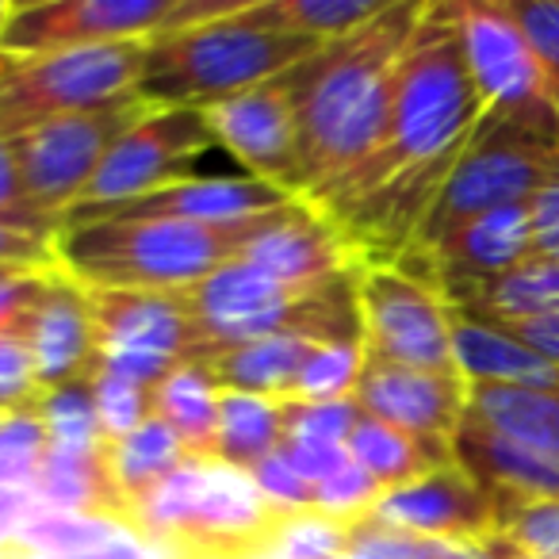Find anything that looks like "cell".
<instances>
[{
  "label": "cell",
  "instance_id": "obj_1",
  "mask_svg": "<svg viewBox=\"0 0 559 559\" xmlns=\"http://www.w3.org/2000/svg\"><path fill=\"white\" fill-rule=\"evenodd\" d=\"M426 0H388L380 16L284 73L296 104V195L322 211L388 139L395 66Z\"/></svg>",
  "mask_w": 559,
  "mask_h": 559
},
{
  "label": "cell",
  "instance_id": "obj_2",
  "mask_svg": "<svg viewBox=\"0 0 559 559\" xmlns=\"http://www.w3.org/2000/svg\"><path fill=\"white\" fill-rule=\"evenodd\" d=\"M257 218L230 226L173 218H111L62 226L58 269L88 292H185L218 264L241 257Z\"/></svg>",
  "mask_w": 559,
  "mask_h": 559
},
{
  "label": "cell",
  "instance_id": "obj_3",
  "mask_svg": "<svg viewBox=\"0 0 559 559\" xmlns=\"http://www.w3.org/2000/svg\"><path fill=\"white\" fill-rule=\"evenodd\" d=\"M326 43L249 27L238 12L215 24L146 39L134 96L150 108H207L226 96L284 78Z\"/></svg>",
  "mask_w": 559,
  "mask_h": 559
},
{
  "label": "cell",
  "instance_id": "obj_4",
  "mask_svg": "<svg viewBox=\"0 0 559 559\" xmlns=\"http://www.w3.org/2000/svg\"><path fill=\"white\" fill-rule=\"evenodd\" d=\"M357 272L330 280L322 288L296 292L234 257L203 280H195L192 288L173 292V296L200 322L211 349L272 334L311 337L314 345H349L360 342Z\"/></svg>",
  "mask_w": 559,
  "mask_h": 559
},
{
  "label": "cell",
  "instance_id": "obj_5",
  "mask_svg": "<svg viewBox=\"0 0 559 559\" xmlns=\"http://www.w3.org/2000/svg\"><path fill=\"white\" fill-rule=\"evenodd\" d=\"M280 518L246 472L207 460L180 464L134 510L139 533L177 548L180 559L269 556Z\"/></svg>",
  "mask_w": 559,
  "mask_h": 559
},
{
  "label": "cell",
  "instance_id": "obj_6",
  "mask_svg": "<svg viewBox=\"0 0 559 559\" xmlns=\"http://www.w3.org/2000/svg\"><path fill=\"white\" fill-rule=\"evenodd\" d=\"M146 43L4 55L0 50V139H16L50 119L81 116L134 96Z\"/></svg>",
  "mask_w": 559,
  "mask_h": 559
},
{
  "label": "cell",
  "instance_id": "obj_7",
  "mask_svg": "<svg viewBox=\"0 0 559 559\" xmlns=\"http://www.w3.org/2000/svg\"><path fill=\"white\" fill-rule=\"evenodd\" d=\"M467 73L483 104L479 131L525 134L559 146V108L506 0H452Z\"/></svg>",
  "mask_w": 559,
  "mask_h": 559
},
{
  "label": "cell",
  "instance_id": "obj_8",
  "mask_svg": "<svg viewBox=\"0 0 559 559\" xmlns=\"http://www.w3.org/2000/svg\"><path fill=\"white\" fill-rule=\"evenodd\" d=\"M146 111H150L146 100L127 96V100L108 104V108L50 119V123L32 127V131L16 134V139H4L32 207L39 215L55 218V223H62L85 200L88 185L100 173L111 146Z\"/></svg>",
  "mask_w": 559,
  "mask_h": 559
},
{
  "label": "cell",
  "instance_id": "obj_9",
  "mask_svg": "<svg viewBox=\"0 0 559 559\" xmlns=\"http://www.w3.org/2000/svg\"><path fill=\"white\" fill-rule=\"evenodd\" d=\"M100 368L154 391L177 368L211 353L207 334L169 292H88Z\"/></svg>",
  "mask_w": 559,
  "mask_h": 559
},
{
  "label": "cell",
  "instance_id": "obj_10",
  "mask_svg": "<svg viewBox=\"0 0 559 559\" xmlns=\"http://www.w3.org/2000/svg\"><path fill=\"white\" fill-rule=\"evenodd\" d=\"M559 177V146L536 142L525 134L475 131L472 146L452 165L449 180L437 192L429 215L421 218L411 249L433 246L452 226L467 223L487 211L528 203L544 185Z\"/></svg>",
  "mask_w": 559,
  "mask_h": 559
},
{
  "label": "cell",
  "instance_id": "obj_11",
  "mask_svg": "<svg viewBox=\"0 0 559 559\" xmlns=\"http://www.w3.org/2000/svg\"><path fill=\"white\" fill-rule=\"evenodd\" d=\"M360 342L376 360L452 372V307L433 284L406 276L395 264L357 272Z\"/></svg>",
  "mask_w": 559,
  "mask_h": 559
},
{
  "label": "cell",
  "instance_id": "obj_12",
  "mask_svg": "<svg viewBox=\"0 0 559 559\" xmlns=\"http://www.w3.org/2000/svg\"><path fill=\"white\" fill-rule=\"evenodd\" d=\"M211 150H218V139L200 108H150L111 146L78 207L139 200L157 188L192 180V169Z\"/></svg>",
  "mask_w": 559,
  "mask_h": 559
},
{
  "label": "cell",
  "instance_id": "obj_13",
  "mask_svg": "<svg viewBox=\"0 0 559 559\" xmlns=\"http://www.w3.org/2000/svg\"><path fill=\"white\" fill-rule=\"evenodd\" d=\"M180 0H39L16 4L4 55H50V50L146 43L165 35L177 20Z\"/></svg>",
  "mask_w": 559,
  "mask_h": 559
},
{
  "label": "cell",
  "instance_id": "obj_14",
  "mask_svg": "<svg viewBox=\"0 0 559 559\" xmlns=\"http://www.w3.org/2000/svg\"><path fill=\"white\" fill-rule=\"evenodd\" d=\"M241 261H249L264 276L296 292L322 288L330 280L365 269L353 241L304 200L264 211L241 246Z\"/></svg>",
  "mask_w": 559,
  "mask_h": 559
},
{
  "label": "cell",
  "instance_id": "obj_15",
  "mask_svg": "<svg viewBox=\"0 0 559 559\" xmlns=\"http://www.w3.org/2000/svg\"><path fill=\"white\" fill-rule=\"evenodd\" d=\"M296 195L284 188L257 180L249 173L238 177H192L180 185L157 188L139 200L123 203H93V207H73L62 226L85 223H111V218H173V223H200V226H230L246 223L264 211H276Z\"/></svg>",
  "mask_w": 559,
  "mask_h": 559
},
{
  "label": "cell",
  "instance_id": "obj_16",
  "mask_svg": "<svg viewBox=\"0 0 559 559\" xmlns=\"http://www.w3.org/2000/svg\"><path fill=\"white\" fill-rule=\"evenodd\" d=\"M200 111L218 146L230 150L249 177L296 195V104L284 81L276 78Z\"/></svg>",
  "mask_w": 559,
  "mask_h": 559
},
{
  "label": "cell",
  "instance_id": "obj_17",
  "mask_svg": "<svg viewBox=\"0 0 559 559\" xmlns=\"http://www.w3.org/2000/svg\"><path fill=\"white\" fill-rule=\"evenodd\" d=\"M353 399L368 418H380L426 441L452 444L467 414V380L456 368L433 372V368L391 365L365 353Z\"/></svg>",
  "mask_w": 559,
  "mask_h": 559
},
{
  "label": "cell",
  "instance_id": "obj_18",
  "mask_svg": "<svg viewBox=\"0 0 559 559\" xmlns=\"http://www.w3.org/2000/svg\"><path fill=\"white\" fill-rule=\"evenodd\" d=\"M368 518L399 533L433 536V540L483 544L498 536V502L460 464L388 490Z\"/></svg>",
  "mask_w": 559,
  "mask_h": 559
},
{
  "label": "cell",
  "instance_id": "obj_19",
  "mask_svg": "<svg viewBox=\"0 0 559 559\" xmlns=\"http://www.w3.org/2000/svg\"><path fill=\"white\" fill-rule=\"evenodd\" d=\"M20 337L35 360V376L43 383V395L66 383L93 380L100 368V345L88 314L85 288L73 284L62 269L50 272L39 299L20 322Z\"/></svg>",
  "mask_w": 559,
  "mask_h": 559
},
{
  "label": "cell",
  "instance_id": "obj_20",
  "mask_svg": "<svg viewBox=\"0 0 559 559\" xmlns=\"http://www.w3.org/2000/svg\"><path fill=\"white\" fill-rule=\"evenodd\" d=\"M452 460L487 490L495 502H536L559 498V456L528 449L521 441L495 433L490 426L464 414L452 437Z\"/></svg>",
  "mask_w": 559,
  "mask_h": 559
},
{
  "label": "cell",
  "instance_id": "obj_21",
  "mask_svg": "<svg viewBox=\"0 0 559 559\" xmlns=\"http://www.w3.org/2000/svg\"><path fill=\"white\" fill-rule=\"evenodd\" d=\"M319 345L311 337L296 334H272L257 337V342H238L211 349L195 368H203L218 391H234V395H257V399H292L299 383V372L307 360L314 357Z\"/></svg>",
  "mask_w": 559,
  "mask_h": 559
},
{
  "label": "cell",
  "instance_id": "obj_22",
  "mask_svg": "<svg viewBox=\"0 0 559 559\" xmlns=\"http://www.w3.org/2000/svg\"><path fill=\"white\" fill-rule=\"evenodd\" d=\"M452 360L456 372L475 383H502V388H559V368L536 357L528 345L487 319H475L452 307Z\"/></svg>",
  "mask_w": 559,
  "mask_h": 559
},
{
  "label": "cell",
  "instance_id": "obj_23",
  "mask_svg": "<svg viewBox=\"0 0 559 559\" xmlns=\"http://www.w3.org/2000/svg\"><path fill=\"white\" fill-rule=\"evenodd\" d=\"M35 495L47 510H66V513H104L116 518L123 525H134V513L127 506V498L119 495L116 479H111L108 452L100 449H55L50 444L43 472L35 479Z\"/></svg>",
  "mask_w": 559,
  "mask_h": 559
},
{
  "label": "cell",
  "instance_id": "obj_24",
  "mask_svg": "<svg viewBox=\"0 0 559 559\" xmlns=\"http://www.w3.org/2000/svg\"><path fill=\"white\" fill-rule=\"evenodd\" d=\"M345 449H349V456L380 483L383 495L406 487V483L421 479V475H429V472H441V467L456 464V460H452V444L426 441V437H414V433H406V429H395L380 418H368V414H360L357 429H353Z\"/></svg>",
  "mask_w": 559,
  "mask_h": 559
},
{
  "label": "cell",
  "instance_id": "obj_25",
  "mask_svg": "<svg viewBox=\"0 0 559 559\" xmlns=\"http://www.w3.org/2000/svg\"><path fill=\"white\" fill-rule=\"evenodd\" d=\"M467 414L495 433L559 456V388H467Z\"/></svg>",
  "mask_w": 559,
  "mask_h": 559
},
{
  "label": "cell",
  "instance_id": "obj_26",
  "mask_svg": "<svg viewBox=\"0 0 559 559\" xmlns=\"http://www.w3.org/2000/svg\"><path fill=\"white\" fill-rule=\"evenodd\" d=\"M388 0H249L238 12L241 24L276 35H304V39L334 43L380 16Z\"/></svg>",
  "mask_w": 559,
  "mask_h": 559
},
{
  "label": "cell",
  "instance_id": "obj_27",
  "mask_svg": "<svg viewBox=\"0 0 559 559\" xmlns=\"http://www.w3.org/2000/svg\"><path fill=\"white\" fill-rule=\"evenodd\" d=\"M108 452L111 479H116L119 495L127 498L131 513L139 510V502L157 487L162 479H169L180 464H188V449L180 444V437L165 426L162 418H146L134 433L119 437V441L104 444Z\"/></svg>",
  "mask_w": 559,
  "mask_h": 559
},
{
  "label": "cell",
  "instance_id": "obj_28",
  "mask_svg": "<svg viewBox=\"0 0 559 559\" xmlns=\"http://www.w3.org/2000/svg\"><path fill=\"white\" fill-rule=\"evenodd\" d=\"M154 414L180 437L192 460L215 464V437H218V399L223 391L203 376V368L185 365L162 380L154 391Z\"/></svg>",
  "mask_w": 559,
  "mask_h": 559
},
{
  "label": "cell",
  "instance_id": "obj_29",
  "mask_svg": "<svg viewBox=\"0 0 559 559\" xmlns=\"http://www.w3.org/2000/svg\"><path fill=\"white\" fill-rule=\"evenodd\" d=\"M280 444H284V418H280L276 399L223 391V399H218L215 464L249 475L261 460L280 452Z\"/></svg>",
  "mask_w": 559,
  "mask_h": 559
},
{
  "label": "cell",
  "instance_id": "obj_30",
  "mask_svg": "<svg viewBox=\"0 0 559 559\" xmlns=\"http://www.w3.org/2000/svg\"><path fill=\"white\" fill-rule=\"evenodd\" d=\"M452 307L464 314H479V319H540V314H559V261L533 257L521 269L479 284V288L467 292Z\"/></svg>",
  "mask_w": 559,
  "mask_h": 559
},
{
  "label": "cell",
  "instance_id": "obj_31",
  "mask_svg": "<svg viewBox=\"0 0 559 559\" xmlns=\"http://www.w3.org/2000/svg\"><path fill=\"white\" fill-rule=\"evenodd\" d=\"M123 521L104 513H66V510H35L12 536V548L24 556H88L116 533H123Z\"/></svg>",
  "mask_w": 559,
  "mask_h": 559
},
{
  "label": "cell",
  "instance_id": "obj_32",
  "mask_svg": "<svg viewBox=\"0 0 559 559\" xmlns=\"http://www.w3.org/2000/svg\"><path fill=\"white\" fill-rule=\"evenodd\" d=\"M50 452V433L39 406L0 418V490H35L43 460Z\"/></svg>",
  "mask_w": 559,
  "mask_h": 559
},
{
  "label": "cell",
  "instance_id": "obj_33",
  "mask_svg": "<svg viewBox=\"0 0 559 559\" xmlns=\"http://www.w3.org/2000/svg\"><path fill=\"white\" fill-rule=\"evenodd\" d=\"M39 414L55 449H100L104 444L88 380L47 391V395L39 399Z\"/></svg>",
  "mask_w": 559,
  "mask_h": 559
},
{
  "label": "cell",
  "instance_id": "obj_34",
  "mask_svg": "<svg viewBox=\"0 0 559 559\" xmlns=\"http://www.w3.org/2000/svg\"><path fill=\"white\" fill-rule=\"evenodd\" d=\"M365 368V342L349 345H319L307 368L299 372V383L292 399L304 403H334V399H353Z\"/></svg>",
  "mask_w": 559,
  "mask_h": 559
},
{
  "label": "cell",
  "instance_id": "obj_35",
  "mask_svg": "<svg viewBox=\"0 0 559 559\" xmlns=\"http://www.w3.org/2000/svg\"><path fill=\"white\" fill-rule=\"evenodd\" d=\"M498 540L518 556L559 559V498L498 502Z\"/></svg>",
  "mask_w": 559,
  "mask_h": 559
},
{
  "label": "cell",
  "instance_id": "obj_36",
  "mask_svg": "<svg viewBox=\"0 0 559 559\" xmlns=\"http://www.w3.org/2000/svg\"><path fill=\"white\" fill-rule=\"evenodd\" d=\"M88 388H93V403H96V418H100L104 444L134 433L142 421L154 418V395H150V388H142V383L123 380V376L108 372V368H96Z\"/></svg>",
  "mask_w": 559,
  "mask_h": 559
},
{
  "label": "cell",
  "instance_id": "obj_37",
  "mask_svg": "<svg viewBox=\"0 0 559 559\" xmlns=\"http://www.w3.org/2000/svg\"><path fill=\"white\" fill-rule=\"evenodd\" d=\"M357 399H334V403H304V399H284L280 418H284V437L314 444H349L353 429L360 421Z\"/></svg>",
  "mask_w": 559,
  "mask_h": 559
},
{
  "label": "cell",
  "instance_id": "obj_38",
  "mask_svg": "<svg viewBox=\"0 0 559 559\" xmlns=\"http://www.w3.org/2000/svg\"><path fill=\"white\" fill-rule=\"evenodd\" d=\"M272 551L280 559H337L349 551V528L322 518L319 510L284 513L272 536Z\"/></svg>",
  "mask_w": 559,
  "mask_h": 559
},
{
  "label": "cell",
  "instance_id": "obj_39",
  "mask_svg": "<svg viewBox=\"0 0 559 559\" xmlns=\"http://www.w3.org/2000/svg\"><path fill=\"white\" fill-rule=\"evenodd\" d=\"M380 498H383V487L349 456V464H345L334 479H326L314 490V510H319L322 518L349 528V525H357V521H365L368 513L376 510Z\"/></svg>",
  "mask_w": 559,
  "mask_h": 559
},
{
  "label": "cell",
  "instance_id": "obj_40",
  "mask_svg": "<svg viewBox=\"0 0 559 559\" xmlns=\"http://www.w3.org/2000/svg\"><path fill=\"white\" fill-rule=\"evenodd\" d=\"M506 4L533 47L544 81H548V93L559 108V0H506Z\"/></svg>",
  "mask_w": 559,
  "mask_h": 559
},
{
  "label": "cell",
  "instance_id": "obj_41",
  "mask_svg": "<svg viewBox=\"0 0 559 559\" xmlns=\"http://www.w3.org/2000/svg\"><path fill=\"white\" fill-rule=\"evenodd\" d=\"M43 399V383L35 376V360L20 334H0V411H35Z\"/></svg>",
  "mask_w": 559,
  "mask_h": 559
},
{
  "label": "cell",
  "instance_id": "obj_42",
  "mask_svg": "<svg viewBox=\"0 0 559 559\" xmlns=\"http://www.w3.org/2000/svg\"><path fill=\"white\" fill-rule=\"evenodd\" d=\"M253 487L261 490V498L280 513H307L314 510V487L284 460V452H272L269 460L249 472Z\"/></svg>",
  "mask_w": 559,
  "mask_h": 559
},
{
  "label": "cell",
  "instance_id": "obj_43",
  "mask_svg": "<svg viewBox=\"0 0 559 559\" xmlns=\"http://www.w3.org/2000/svg\"><path fill=\"white\" fill-rule=\"evenodd\" d=\"M0 223H9L27 234H39V238H58V234H62V223L39 215V211L32 207V200H27V192H24V180H20L16 162H12L9 142L4 139H0Z\"/></svg>",
  "mask_w": 559,
  "mask_h": 559
},
{
  "label": "cell",
  "instance_id": "obj_44",
  "mask_svg": "<svg viewBox=\"0 0 559 559\" xmlns=\"http://www.w3.org/2000/svg\"><path fill=\"white\" fill-rule=\"evenodd\" d=\"M280 452H284V460H288L314 490L326 479H334V475L349 464V449H345V444H314V441H292V437H284Z\"/></svg>",
  "mask_w": 559,
  "mask_h": 559
},
{
  "label": "cell",
  "instance_id": "obj_45",
  "mask_svg": "<svg viewBox=\"0 0 559 559\" xmlns=\"http://www.w3.org/2000/svg\"><path fill=\"white\" fill-rule=\"evenodd\" d=\"M58 238H39V234L16 230V226L0 223V261L20 264V269L55 272L58 269Z\"/></svg>",
  "mask_w": 559,
  "mask_h": 559
},
{
  "label": "cell",
  "instance_id": "obj_46",
  "mask_svg": "<svg viewBox=\"0 0 559 559\" xmlns=\"http://www.w3.org/2000/svg\"><path fill=\"white\" fill-rule=\"evenodd\" d=\"M528 226H533V253L544 261H559V177L528 200Z\"/></svg>",
  "mask_w": 559,
  "mask_h": 559
},
{
  "label": "cell",
  "instance_id": "obj_47",
  "mask_svg": "<svg viewBox=\"0 0 559 559\" xmlns=\"http://www.w3.org/2000/svg\"><path fill=\"white\" fill-rule=\"evenodd\" d=\"M487 322L502 326L521 345H528L536 357H544L551 368H559V314H540V319H487Z\"/></svg>",
  "mask_w": 559,
  "mask_h": 559
},
{
  "label": "cell",
  "instance_id": "obj_48",
  "mask_svg": "<svg viewBox=\"0 0 559 559\" xmlns=\"http://www.w3.org/2000/svg\"><path fill=\"white\" fill-rule=\"evenodd\" d=\"M47 276L50 272H27V276L0 284V334H20V322H24V314L32 311V304L39 299Z\"/></svg>",
  "mask_w": 559,
  "mask_h": 559
},
{
  "label": "cell",
  "instance_id": "obj_49",
  "mask_svg": "<svg viewBox=\"0 0 559 559\" xmlns=\"http://www.w3.org/2000/svg\"><path fill=\"white\" fill-rule=\"evenodd\" d=\"M27 272H35V269H20V264L0 261V284H9V280H16V276H27Z\"/></svg>",
  "mask_w": 559,
  "mask_h": 559
},
{
  "label": "cell",
  "instance_id": "obj_50",
  "mask_svg": "<svg viewBox=\"0 0 559 559\" xmlns=\"http://www.w3.org/2000/svg\"><path fill=\"white\" fill-rule=\"evenodd\" d=\"M12 12H16V4H9V0H0V39H4V32H9Z\"/></svg>",
  "mask_w": 559,
  "mask_h": 559
},
{
  "label": "cell",
  "instance_id": "obj_51",
  "mask_svg": "<svg viewBox=\"0 0 559 559\" xmlns=\"http://www.w3.org/2000/svg\"><path fill=\"white\" fill-rule=\"evenodd\" d=\"M510 559H544V556H518V551H510Z\"/></svg>",
  "mask_w": 559,
  "mask_h": 559
},
{
  "label": "cell",
  "instance_id": "obj_52",
  "mask_svg": "<svg viewBox=\"0 0 559 559\" xmlns=\"http://www.w3.org/2000/svg\"><path fill=\"white\" fill-rule=\"evenodd\" d=\"M0 418H4V411H0Z\"/></svg>",
  "mask_w": 559,
  "mask_h": 559
}]
</instances>
